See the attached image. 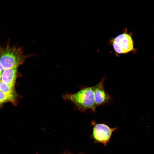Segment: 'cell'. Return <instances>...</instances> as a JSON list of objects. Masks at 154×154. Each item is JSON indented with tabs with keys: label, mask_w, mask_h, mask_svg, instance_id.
Wrapping results in <instances>:
<instances>
[{
	"label": "cell",
	"mask_w": 154,
	"mask_h": 154,
	"mask_svg": "<svg viewBox=\"0 0 154 154\" xmlns=\"http://www.w3.org/2000/svg\"><path fill=\"white\" fill-rule=\"evenodd\" d=\"M12 101L11 98L0 91V104H2L7 102Z\"/></svg>",
	"instance_id": "8"
},
{
	"label": "cell",
	"mask_w": 154,
	"mask_h": 154,
	"mask_svg": "<svg viewBox=\"0 0 154 154\" xmlns=\"http://www.w3.org/2000/svg\"><path fill=\"white\" fill-rule=\"evenodd\" d=\"M29 56L23 55L21 48L11 47L9 44L5 48L0 47V63L4 69L17 68Z\"/></svg>",
	"instance_id": "2"
},
{
	"label": "cell",
	"mask_w": 154,
	"mask_h": 154,
	"mask_svg": "<svg viewBox=\"0 0 154 154\" xmlns=\"http://www.w3.org/2000/svg\"><path fill=\"white\" fill-rule=\"evenodd\" d=\"M93 126V137L96 141L106 145L113 132L116 128H111L104 123H97L94 120L91 122Z\"/></svg>",
	"instance_id": "3"
},
{
	"label": "cell",
	"mask_w": 154,
	"mask_h": 154,
	"mask_svg": "<svg viewBox=\"0 0 154 154\" xmlns=\"http://www.w3.org/2000/svg\"><path fill=\"white\" fill-rule=\"evenodd\" d=\"M105 78L93 86L95 101L97 107L104 105L110 101L111 98L104 88Z\"/></svg>",
	"instance_id": "5"
},
{
	"label": "cell",
	"mask_w": 154,
	"mask_h": 154,
	"mask_svg": "<svg viewBox=\"0 0 154 154\" xmlns=\"http://www.w3.org/2000/svg\"><path fill=\"white\" fill-rule=\"evenodd\" d=\"M64 99L73 102L77 110L84 112L90 110L94 112L97 107L95 102L93 86L82 88L77 92L66 94L62 96Z\"/></svg>",
	"instance_id": "1"
},
{
	"label": "cell",
	"mask_w": 154,
	"mask_h": 154,
	"mask_svg": "<svg viewBox=\"0 0 154 154\" xmlns=\"http://www.w3.org/2000/svg\"><path fill=\"white\" fill-rule=\"evenodd\" d=\"M17 68L4 69L1 75V81L14 89Z\"/></svg>",
	"instance_id": "6"
},
{
	"label": "cell",
	"mask_w": 154,
	"mask_h": 154,
	"mask_svg": "<svg viewBox=\"0 0 154 154\" xmlns=\"http://www.w3.org/2000/svg\"><path fill=\"white\" fill-rule=\"evenodd\" d=\"M14 89L11 88L1 81L0 82V91L9 97L12 102H15V93Z\"/></svg>",
	"instance_id": "7"
},
{
	"label": "cell",
	"mask_w": 154,
	"mask_h": 154,
	"mask_svg": "<svg viewBox=\"0 0 154 154\" xmlns=\"http://www.w3.org/2000/svg\"><path fill=\"white\" fill-rule=\"evenodd\" d=\"M112 44L116 52L119 54L125 53L133 49L132 39L129 34L123 33L114 39Z\"/></svg>",
	"instance_id": "4"
},
{
	"label": "cell",
	"mask_w": 154,
	"mask_h": 154,
	"mask_svg": "<svg viewBox=\"0 0 154 154\" xmlns=\"http://www.w3.org/2000/svg\"><path fill=\"white\" fill-rule=\"evenodd\" d=\"M4 70V69L0 63V74L1 75V74Z\"/></svg>",
	"instance_id": "9"
}]
</instances>
